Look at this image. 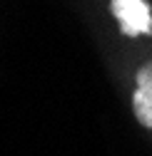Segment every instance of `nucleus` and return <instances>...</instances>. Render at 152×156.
<instances>
[{"instance_id": "1", "label": "nucleus", "mask_w": 152, "mask_h": 156, "mask_svg": "<svg viewBox=\"0 0 152 156\" xmlns=\"http://www.w3.org/2000/svg\"><path fill=\"white\" fill-rule=\"evenodd\" d=\"M112 15L120 20V30L130 37L152 32V15L145 0H112Z\"/></svg>"}, {"instance_id": "2", "label": "nucleus", "mask_w": 152, "mask_h": 156, "mask_svg": "<svg viewBox=\"0 0 152 156\" xmlns=\"http://www.w3.org/2000/svg\"><path fill=\"white\" fill-rule=\"evenodd\" d=\"M132 109L140 124L152 126V62L137 72V89L132 94Z\"/></svg>"}]
</instances>
